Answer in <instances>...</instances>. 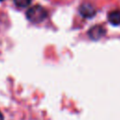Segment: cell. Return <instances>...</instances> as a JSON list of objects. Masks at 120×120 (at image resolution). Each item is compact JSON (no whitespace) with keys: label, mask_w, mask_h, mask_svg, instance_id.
<instances>
[{"label":"cell","mask_w":120,"mask_h":120,"mask_svg":"<svg viewBox=\"0 0 120 120\" xmlns=\"http://www.w3.org/2000/svg\"><path fill=\"white\" fill-rule=\"evenodd\" d=\"M0 1H4V0H0Z\"/></svg>","instance_id":"obj_7"},{"label":"cell","mask_w":120,"mask_h":120,"mask_svg":"<svg viewBox=\"0 0 120 120\" xmlns=\"http://www.w3.org/2000/svg\"><path fill=\"white\" fill-rule=\"evenodd\" d=\"M103 34H104V29H103L101 26H99V25L94 26V27L91 28L90 31H89V36H90L91 38H93V39H98V38H99Z\"/></svg>","instance_id":"obj_4"},{"label":"cell","mask_w":120,"mask_h":120,"mask_svg":"<svg viewBox=\"0 0 120 120\" xmlns=\"http://www.w3.org/2000/svg\"><path fill=\"white\" fill-rule=\"evenodd\" d=\"M0 120H4V116H3V114H2L1 112H0Z\"/></svg>","instance_id":"obj_6"},{"label":"cell","mask_w":120,"mask_h":120,"mask_svg":"<svg viewBox=\"0 0 120 120\" xmlns=\"http://www.w3.org/2000/svg\"><path fill=\"white\" fill-rule=\"evenodd\" d=\"M14 3L19 8H25L30 5L31 0H14Z\"/></svg>","instance_id":"obj_5"},{"label":"cell","mask_w":120,"mask_h":120,"mask_svg":"<svg viewBox=\"0 0 120 120\" xmlns=\"http://www.w3.org/2000/svg\"><path fill=\"white\" fill-rule=\"evenodd\" d=\"M80 13L82 16L85 18H91L95 15L96 11H95V8L90 4H82L80 7Z\"/></svg>","instance_id":"obj_2"},{"label":"cell","mask_w":120,"mask_h":120,"mask_svg":"<svg viewBox=\"0 0 120 120\" xmlns=\"http://www.w3.org/2000/svg\"><path fill=\"white\" fill-rule=\"evenodd\" d=\"M108 20L112 25L120 24V10H112L108 14Z\"/></svg>","instance_id":"obj_3"},{"label":"cell","mask_w":120,"mask_h":120,"mask_svg":"<svg viewBox=\"0 0 120 120\" xmlns=\"http://www.w3.org/2000/svg\"><path fill=\"white\" fill-rule=\"evenodd\" d=\"M47 10L41 6H33L26 11V18L34 23L41 22L47 18Z\"/></svg>","instance_id":"obj_1"}]
</instances>
